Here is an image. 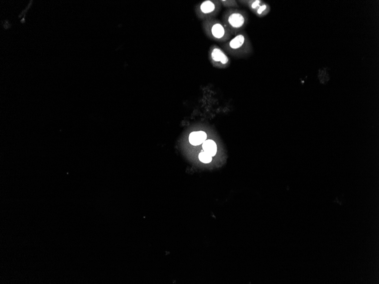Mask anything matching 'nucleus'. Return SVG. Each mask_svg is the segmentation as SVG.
Wrapping results in <instances>:
<instances>
[{
	"mask_svg": "<svg viewBox=\"0 0 379 284\" xmlns=\"http://www.w3.org/2000/svg\"><path fill=\"white\" fill-rule=\"evenodd\" d=\"M223 47L227 54L237 58H246L253 52L250 39L244 31L236 34L228 41L223 43Z\"/></svg>",
	"mask_w": 379,
	"mask_h": 284,
	"instance_id": "1",
	"label": "nucleus"
},
{
	"mask_svg": "<svg viewBox=\"0 0 379 284\" xmlns=\"http://www.w3.org/2000/svg\"><path fill=\"white\" fill-rule=\"evenodd\" d=\"M248 14L240 8L227 9L224 12L222 22L231 31L232 35H235L243 31L248 25Z\"/></svg>",
	"mask_w": 379,
	"mask_h": 284,
	"instance_id": "2",
	"label": "nucleus"
},
{
	"mask_svg": "<svg viewBox=\"0 0 379 284\" xmlns=\"http://www.w3.org/2000/svg\"><path fill=\"white\" fill-rule=\"evenodd\" d=\"M207 25H209L207 31L209 30L211 37L216 41L224 43L228 41L233 36L222 21H219V19H211Z\"/></svg>",
	"mask_w": 379,
	"mask_h": 284,
	"instance_id": "3",
	"label": "nucleus"
},
{
	"mask_svg": "<svg viewBox=\"0 0 379 284\" xmlns=\"http://www.w3.org/2000/svg\"><path fill=\"white\" fill-rule=\"evenodd\" d=\"M212 63L216 68L226 69L230 67L231 61L226 52L222 48L215 45L211 47L210 52Z\"/></svg>",
	"mask_w": 379,
	"mask_h": 284,
	"instance_id": "4",
	"label": "nucleus"
},
{
	"mask_svg": "<svg viewBox=\"0 0 379 284\" xmlns=\"http://www.w3.org/2000/svg\"><path fill=\"white\" fill-rule=\"evenodd\" d=\"M242 5L246 6L253 13L259 17H264L270 11L268 4L260 0H250V1H239Z\"/></svg>",
	"mask_w": 379,
	"mask_h": 284,
	"instance_id": "5",
	"label": "nucleus"
},
{
	"mask_svg": "<svg viewBox=\"0 0 379 284\" xmlns=\"http://www.w3.org/2000/svg\"><path fill=\"white\" fill-rule=\"evenodd\" d=\"M222 8V3L221 1H211V0H207V1H203L199 5V10L203 15L216 16L218 14L220 11L221 10Z\"/></svg>",
	"mask_w": 379,
	"mask_h": 284,
	"instance_id": "6",
	"label": "nucleus"
},
{
	"mask_svg": "<svg viewBox=\"0 0 379 284\" xmlns=\"http://www.w3.org/2000/svg\"><path fill=\"white\" fill-rule=\"evenodd\" d=\"M206 139L207 134L203 131L193 132L191 133L189 136L190 143L194 146L203 144Z\"/></svg>",
	"mask_w": 379,
	"mask_h": 284,
	"instance_id": "7",
	"label": "nucleus"
},
{
	"mask_svg": "<svg viewBox=\"0 0 379 284\" xmlns=\"http://www.w3.org/2000/svg\"><path fill=\"white\" fill-rule=\"evenodd\" d=\"M202 147L203 151L212 157L215 156L217 153V145L213 140H206L203 143Z\"/></svg>",
	"mask_w": 379,
	"mask_h": 284,
	"instance_id": "8",
	"label": "nucleus"
},
{
	"mask_svg": "<svg viewBox=\"0 0 379 284\" xmlns=\"http://www.w3.org/2000/svg\"><path fill=\"white\" fill-rule=\"evenodd\" d=\"M222 6L227 7L228 9H232V8H239V5L238 2L236 1H233V0H222L221 1Z\"/></svg>",
	"mask_w": 379,
	"mask_h": 284,
	"instance_id": "9",
	"label": "nucleus"
},
{
	"mask_svg": "<svg viewBox=\"0 0 379 284\" xmlns=\"http://www.w3.org/2000/svg\"><path fill=\"white\" fill-rule=\"evenodd\" d=\"M212 158H213V157L211 156L209 154L205 152H201L199 155V159L203 162V163H210L212 161Z\"/></svg>",
	"mask_w": 379,
	"mask_h": 284,
	"instance_id": "10",
	"label": "nucleus"
}]
</instances>
